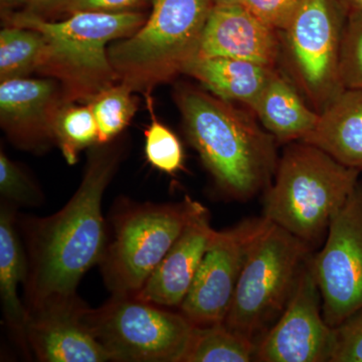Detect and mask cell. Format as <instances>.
Returning a JSON list of instances; mask_svg holds the SVG:
<instances>
[{
  "mask_svg": "<svg viewBox=\"0 0 362 362\" xmlns=\"http://www.w3.org/2000/svg\"><path fill=\"white\" fill-rule=\"evenodd\" d=\"M349 13L341 0H301L279 33L293 80L318 113L344 90L340 52Z\"/></svg>",
  "mask_w": 362,
  "mask_h": 362,
  "instance_id": "9",
  "label": "cell"
},
{
  "mask_svg": "<svg viewBox=\"0 0 362 362\" xmlns=\"http://www.w3.org/2000/svg\"><path fill=\"white\" fill-rule=\"evenodd\" d=\"M349 11H362V0H341Z\"/></svg>",
  "mask_w": 362,
  "mask_h": 362,
  "instance_id": "33",
  "label": "cell"
},
{
  "mask_svg": "<svg viewBox=\"0 0 362 362\" xmlns=\"http://www.w3.org/2000/svg\"><path fill=\"white\" fill-rule=\"evenodd\" d=\"M145 156L153 168L168 175L180 170L185 159L177 136L156 118L145 131Z\"/></svg>",
  "mask_w": 362,
  "mask_h": 362,
  "instance_id": "25",
  "label": "cell"
},
{
  "mask_svg": "<svg viewBox=\"0 0 362 362\" xmlns=\"http://www.w3.org/2000/svg\"><path fill=\"white\" fill-rule=\"evenodd\" d=\"M312 256L305 263L282 315L258 343L257 361L331 362L335 328L324 318Z\"/></svg>",
  "mask_w": 362,
  "mask_h": 362,
  "instance_id": "12",
  "label": "cell"
},
{
  "mask_svg": "<svg viewBox=\"0 0 362 362\" xmlns=\"http://www.w3.org/2000/svg\"><path fill=\"white\" fill-rule=\"evenodd\" d=\"M152 0H73L66 14L94 11V13H120L140 11Z\"/></svg>",
  "mask_w": 362,
  "mask_h": 362,
  "instance_id": "30",
  "label": "cell"
},
{
  "mask_svg": "<svg viewBox=\"0 0 362 362\" xmlns=\"http://www.w3.org/2000/svg\"><path fill=\"white\" fill-rule=\"evenodd\" d=\"M108 144L90 147L82 182L61 211L25 221L26 308L77 296L81 279L103 259L108 243L102 201L120 160Z\"/></svg>",
  "mask_w": 362,
  "mask_h": 362,
  "instance_id": "1",
  "label": "cell"
},
{
  "mask_svg": "<svg viewBox=\"0 0 362 362\" xmlns=\"http://www.w3.org/2000/svg\"><path fill=\"white\" fill-rule=\"evenodd\" d=\"M280 33L262 23L243 4L214 6L197 58H230L277 68Z\"/></svg>",
  "mask_w": 362,
  "mask_h": 362,
  "instance_id": "15",
  "label": "cell"
},
{
  "mask_svg": "<svg viewBox=\"0 0 362 362\" xmlns=\"http://www.w3.org/2000/svg\"><path fill=\"white\" fill-rule=\"evenodd\" d=\"M312 247L275 223L255 243L223 323L258 343L291 299Z\"/></svg>",
  "mask_w": 362,
  "mask_h": 362,
  "instance_id": "6",
  "label": "cell"
},
{
  "mask_svg": "<svg viewBox=\"0 0 362 362\" xmlns=\"http://www.w3.org/2000/svg\"><path fill=\"white\" fill-rule=\"evenodd\" d=\"M250 110L277 142L288 144L303 140L319 118L318 112L306 104L292 81L278 68Z\"/></svg>",
  "mask_w": 362,
  "mask_h": 362,
  "instance_id": "19",
  "label": "cell"
},
{
  "mask_svg": "<svg viewBox=\"0 0 362 362\" xmlns=\"http://www.w3.org/2000/svg\"><path fill=\"white\" fill-rule=\"evenodd\" d=\"M331 362H362V310L335 328V347Z\"/></svg>",
  "mask_w": 362,
  "mask_h": 362,
  "instance_id": "28",
  "label": "cell"
},
{
  "mask_svg": "<svg viewBox=\"0 0 362 362\" xmlns=\"http://www.w3.org/2000/svg\"><path fill=\"white\" fill-rule=\"evenodd\" d=\"M323 315L337 328L362 310V182L333 218L322 249L312 256Z\"/></svg>",
  "mask_w": 362,
  "mask_h": 362,
  "instance_id": "10",
  "label": "cell"
},
{
  "mask_svg": "<svg viewBox=\"0 0 362 362\" xmlns=\"http://www.w3.org/2000/svg\"><path fill=\"white\" fill-rule=\"evenodd\" d=\"M28 0H0L1 11H14L18 7H25Z\"/></svg>",
  "mask_w": 362,
  "mask_h": 362,
  "instance_id": "32",
  "label": "cell"
},
{
  "mask_svg": "<svg viewBox=\"0 0 362 362\" xmlns=\"http://www.w3.org/2000/svg\"><path fill=\"white\" fill-rule=\"evenodd\" d=\"M340 80L344 89H362V11H349L340 52Z\"/></svg>",
  "mask_w": 362,
  "mask_h": 362,
  "instance_id": "26",
  "label": "cell"
},
{
  "mask_svg": "<svg viewBox=\"0 0 362 362\" xmlns=\"http://www.w3.org/2000/svg\"><path fill=\"white\" fill-rule=\"evenodd\" d=\"M133 93L130 86L119 82L87 102L96 119L98 144H108L129 125L137 111Z\"/></svg>",
  "mask_w": 362,
  "mask_h": 362,
  "instance_id": "23",
  "label": "cell"
},
{
  "mask_svg": "<svg viewBox=\"0 0 362 362\" xmlns=\"http://www.w3.org/2000/svg\"><path fill=\"white\" fill-rule=\"evenodd\" d=\"M175 98L188 140L223 194L244 202L265 192L279 161L274 136L211 93L181 88Z\"/></svg>",
  "mask_w": 362,
  "mask_h": 362,
  "instance_id": "2",
  "label": "cell"
},
{
  "mask_svg": "<svg viewBox=\"0 0 362 362\" xmlns=\"http://www.w3.org/2000/svg\"><path fill=\"white\" fill-rule=\"evenodd\" d=\"M84 320L117 362H181L194 327L180 312L135 295H112L99 308L87 307Z\"/></svg>",
  "mask_w": 362,
  "mask_h": 362,
  "instance_id": "8",
  "label": "cell"
},
{
  "mask_svg": "<svg viewBox=\"0 0 362 362\" xmlns=\"http://www.w3.org/2000/svg\"><path fill=\"white\" fill-rule=\"evenodd\" d=\"M258 345L225 323L194 326L181 362L257 361Z\"/></svg>",
  "mask_w": 362,
  "mask_h": 362,
  "instance_id": "21",
  "label": "cell"
},
{
  "mask_svg": "<svg viewBox=\"0 0 362 362\" xmlns=\"http://www.w3.org/2000/svg\"><path fill=\"white\" fill-rule=\"evenodd\" d=\"M206 207L190 221L135 296L180 308L187 297L214 233Z\"/></svg>",
  "mask_w": 362,
  "mask_h": 362,
  "instance_id": "16",
  "label": "cell"
},
{
  "mask_svg": "<svg viewBox=\"0 0 362 362\" xmlns=\"http://www.w3.org/2000/svg\"><path fill=\"white\" fill-rule=\"evenodd\" d=\"M71 1L73 0H28L23 11L45 20H52V16L66 13Z\"/></svg>",
  "mask_w": 362,
  "mask_h": 362,
  "instance_id": "31",
  "label": "cell"
},
{
  "mask_svg": "<svg viewBox=\"0 0 362 362\" xmlns=\"http://www.w3.org/2000/svg\"><path fill=\"white\" fill-rule=\"evenodd\" d=\"M45 51V37L39 30L6 25L0 32V82L37 73Z\"/></svg>",
  "mask_w": 362,
  "mask_h": 362,
  "instance_id": "22",
  "label": "cell"
},
{
  "mask_svg": "<svg viewBox=\"0 0 362 362\" xmlns=\"http://www.w3.org/2000/svg\"><path fill=\"white\" fill-rule=\"evenodd\" d=\"M98 126L87 103L64 104L54 121V138L66 161L73 165L78 153L98 144Z\"/></svg>",
  "mask_w": 362,
  "mask_h": 362,
  "instance_id": "24",
  "label": "cell"
},
{
  "mask_svg": "<svg viewBox=\"0 0 362 362\" xmlns=\"http://www.w3.org/2000/svg\"><path fill=\"white\" fill-rule=\"evenodd\" d=\"M361 175L314 145L289 143L264 192L262 216L313 249L325 240Z\"/></svg>",
  "mask_w": 362,
  "mask_h": 362,
  "instance_id": "4",
  "label": "cell"
},
{
  "mask_svg": "<svg viewBox=\"0 0 362 362\" xmlns=\"http://www.w3.org/2000/svg\"><path fill=\"white\" fill-rule=\"evenodd\" d=\"M0 194L2 201L13 206H40L44 202V194L35 181L4 150L0 152Z\"/></svg>",
  "mask_w": 362,
  "mask_h": 362,
  "instance_id": "27",
  "label": "cell"
},
{
  "mask_svg": "<svg viewBox=\"0 0 362 362\" xmlns=\"http://www.w3.org/2000/svg\"><path fill=\"white\" fill-rule=\"evenodd\" d=\"M301 141L362 173V89L343 90L319 113L315 127Z\"/></svg>",
  "mask_w": 362,
  "mask_h": 362,
  "instance_id": "17",
  "label": "cell"
},
{
  "mask_svg": "<svg viewBox=\"0 0 362 362\" xmlns=\"http://www.w3.org/2000/svg\"><path fill=\"white\" fill-rule=\"evenodd\" d=\"M6 25L42 33L45 51L37 73L61 86L63 103H87L119 83L108 56L109 42L137 32L148 16L142 11H82L63 21L45 20L25 11H1Z\"/></svg>",
  "mask_w": 362,
  "mask_h": 362,
  "instance_id": "3",
  "label": "cell"
},
{
  "mask_svg": "<svg viewBox=\"0 0 362 362\" xmlns=\"http://www.w3.org/2000/svg\"><path fill=\"white\" fill-rule=\"evenodd\" d=\"M63 105L54 78H13L0 84V124L21 149L44 151L56 143L54 121Z\"/></svg>",
  "mask_w": 362,
  "mask_h": 362,
  "instance_id": "14",
  "label": "cell"
},
{
  "mask_svg": "<svg viewBox=\"0 0 362 362\" xmlns=\"http://www.w3.org/2000/svg\"><path fill=\"white\" fill-rule=\"evenodd\" d=\"M270 223L261 216L246 218L226 230H214L192 287L178 308L192 325L226 320L250 252Z\"/></svg>",
  "mask_w": 362,
  "mask_h": 362,
  "instance_id": "11",
  "label": "cell"
},
{
  "mask_svg": "<svg viewBox=\"0 0 362 362\" xmlns=\"http://www.w3.org/2000/svg\"><path fill=\"white\" fill-rule=\"evenodd\" d=\"M243 0H213L214 6H232L242 4Z\"/></svg>",
  "mask_w": 362,
  "mask_h": 362,
  "instance_id": "34",
  "label": "cell"
},
{
  "mask_svg": "<svg viewBox=\"0 0 362 362\" xmlns=\"http://www.w3.org/2000/svg\"><path fill=\"white\" fill-rule=\"evenodd\" d=\"M301 0H243L242 4L262 23L281 33L291 20Z\"/></svg>",
  "mask_w": 362,
  "mask_h": 362,
  "instance_id": "29",
  "label": "cell"
},
{
  "mask_svg": "<svg viewBox=\"0 0 362 362\" xmlns=\"http://www.w3.org/2000/svg\"><path fill=\"white\" fill-rule=\"evenodd\" d=\"M141 28L115 40L108 56L119 82L134 92L168 83L199 57L213 0H152Z\"/></svg>",
  "mask_w": 362,
  "mask_h": 362,
  "instance_id": "5",
  "label": "cell"
},
{
  "mask_svg": "<svg viewBox=\"0 0 362 362\" xmlns=\"http://www.w3.org/2000/svg\"><path fill=\"white\" fill-rule=\"evenodd\" d=\"M204 206L185 197L170 204H133L114 218V237L102 259L112 295H136L188 223Z\"/></svg>",
  "mask_w": 362,
  "mask_h": 362,
  "instance_id": "7",
  "label": "cell"
},
{
  "mask_svg": "<svg viewBox=\"0 0 362 362\" xmlns=\"http://www.w3.org/2000/svg\"><path fill=\"white\" fill-rule=\"evenodd\" d=\"M16 206L2 201L0 206V298L4 322L26 356H32L28 337V311L18 295L20 283H25L28 257L16 228Z\"/></svg>",
  "mask_w": 362,
  "mask_h": 362,
  "instance_id": "18",
  "label": "cell"
},
{
  "mask_svg": "<svg viewBox=\"0 0 362 362\" xmlns=\"http://www.w3.org/2000/svg\"><path fill=\"white\" fill-rule=\"evenodd\" d=\"M277 68L230 58H197L185 75L225 101L237 102L251 109Z\"/></svg>",
  "mask_w": 362,
  "mask_h": 362,
  "instance_id": "20",
  "label": "cell"
},
{
  "mask_svg": "<svg viewBox=\"0 0 362 362\" xmlns=\"http://www.w3.org/2000/svg\"><path fill=\"white\" fill-rule=\"evenodd\" d=\"M87 305L75 297L49 300L28 308L26 337L42 362L112 361L84 320Z\"/></svg>",
  "mask_w": 362,
  "mask_h": 362,
  "instance_id": "13",
  "label": "cell"
}]
</instances>
